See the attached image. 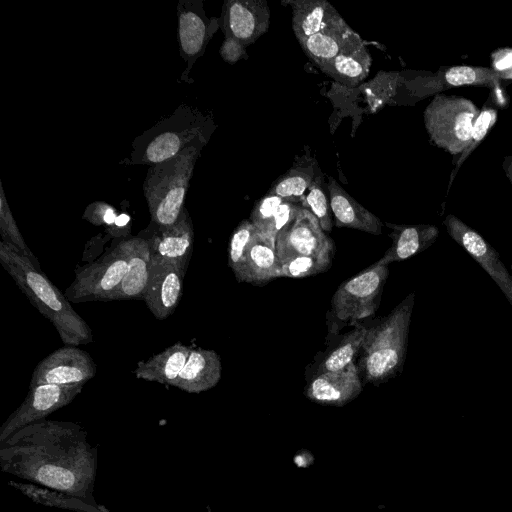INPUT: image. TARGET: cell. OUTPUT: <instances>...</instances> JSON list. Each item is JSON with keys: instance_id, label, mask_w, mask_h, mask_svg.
<instances>
[{"instance_id": "cell-24", "label": "cell", "mask_w": 512, "mask_h": 512, "mask_svg": "<svg viewBox=\"0 0 512 512\" xmlns=\"http://www.w3.org/2000/svg\"><path fill=\"white\" fill-rule=\"evenodd\" d=\"M391 228L392 245L379 259L380 263L389 265L392 262L406 260L429 248L438 238L439 229L431 224L396 225L386 223Z\"/></svg>"}, {"instance_id": "cell-4", "label": "cell", "mask_w": 512, "mask_h": 512, "mask_svg": "<svg viewBox=\"0 0 512 512\" xmlns=\"http://www.w3.org/2000/svg\"><path fill=\"white\" fill-rule=\"evenodd\" d=\"M211 114H203L188 104H181L167 118L137 136L126 165H155L167 161L189 146L207 144L215 130Z\"/></svg>"}, {"instance_id": "cell-23", "label": "cell", "mask_w": 512, "mask_h": 512, "mask_svg": "<svg viewBox=\"0 0 512 512\" xmlns=\"http://www.w3.org/2000/svg\"><path fill=\"white\" fill-rule=\"evenodd\" d=\"M152 267V253L148 239L139 232L131 237V251L126 275L111 294L109 301L143 298Z\"/></svg>"}, {"instance_id": "cell-27", "label": "cell", "mask_w": 512, "mask_h": 512, "mask_svg": "<svg viewBox=\"0 0 512 512\" xmlns=\"http://www.w3.org/2000/svg\"><path fill=\"white\" fill-rule=\"evenodd\" d=\"M281 266L275 245L257 233L247 251L241 282L265 285L281 277Z\"/></svg>"}, {"instance_id": "cell-38", "label": "cell", "mask_w": 512, "mask_h": 512, "mask_svg": "<svg viewBox=\"0 0 512 512\" xmlns=\"http://www.w3.org/2000/svg\"><path fill=\"white\" fill-rule=\"evenodd\" d=\"M219 53L221 58L229 64H235L241 59H246L248 56L246 46L231 37H225L220 46Z\"/></svg>"}, {"instance_id": "cell-22", "label": "cell", "mask_w": 512, "mask_h": 512, "mask_svg": "<svg viewBox=\"0 0 512 512\" xmlns=\"http://www.w3.org/2000/svg\"><path fill=\"white\" fill-rule=\"evenodd\" d=\"M292 28L297 40L331 29L348 26L337 10L326 0H293Z\"/></svg>"}, {"instance_id": "cell-6", "label": "cell", "mask_w": 512, "mask_h": 512, "mask_svg": "<svg viewBox=\"0 0 512 512\" xmlns=\"http://www.w3.org/2000/svg\"><path fill=\"white\" fill-rule=\"evenodd\" d=\"M388 275V265L378 260L338 286L326 316L327 338L339 334L347 325L353 326L374 315Z\"/></svg>"}, {"instance_id": "cell-15", "label": "cell", "mask_w": 512, "mask_h": 512, "mask_svg": "<svg viewBox=\"0 0 512 512\" xmlns=\"http://www.w3.org/2000/svg\"><path fill=\"white\" fill-rule=\"evenodd\" d=\"M269 24L270 10L265 0H227L219 18L225 37L234 38L245 46L262 36Z\"/></svg>"}, {"instance_id": "cell-34", "label": "cell", "mask_w": 512, "mask_h": 512, "mask_svg": "<svg viewBox=\"0 0 512 512\" xmlns=\"http://www.w3.org/2000/svg\"><path fill=\"white\" fill-rule=\"evenodd\" d=\"M331 256L304 255L281 263V277L304 278L328 270L332 263Z\"/></svg>"}, {"instance_id": "cell-1", "label": "cell", "mask_w": 512, "mask_h": 512, "mask_svg": "<svg viewBox=\"0 0 512 512\" xmlns=\"http://www.w3.org/2000/svg\"><path fill=\"white\" fill-rule=\"evenodd\" d=\"M97 466V448L74 422L41 419L0 441L3 472L94 506Z\"/></svg>"}, {"instance_id": "cell-8", "label": "cell", "mask_w": 512, "mask_h": 512, "mask_svg": "<svg viewBox=\"0 0 512 512\" xmlns=\"http://www.w3.org/2000/svg\"><path fill=\"white\" fill-rule=\"evenodd\" d=\"M131 237L121 239L97 260L75 269V278L64 292L69 302L109 301L127 273Z\"/></svg>"}, {"instance_id": "cell-5", "label": "cell", "mask_w": 512, "mask_h": 512, "mask_svg": "<svg viewBox=\"0 0 512 512\" xmlns=\"http://www.w3.org/2000/svg\"><path fill=\"white\" fill-rule=\"evenodd\" d=\"M206 144L189 146L173 158L149 167L143 192L151 223L159 227L174 224L185 208L184 202L194 166Z\"/></svg>"}, {"instance_id": "cell-19", "label": "cell", "mask_w": 512, "mask_h": 512, "mask_svg": "<svg viewBox=\"0 0 512 512\" xmlns=\"http://www.w3.org/2000/svg\"><path fill=\"white\" fill-rule=\"evenodd\" d=\"M367 326L359 322L352 329L327 338L325 350L318 353L306 367V380L326 372L341 370L356 361L362 348Z\"/></svg>"}, {"instance_id": "cell-35", "label": "cell", "mask_w": 512, "mask_h": 512, "mask_svg": "<svg viewBox=\"0 0 512 512\" xmlns=\"http://www.w3.org/2000/svg\"><path fill=\"white\" fill-rule=\"evenodd\" d=\"M497 118V111L491 107H485L481 110L478 118L476 119L472 134H471V143L467 150L462 154V156L457 161L456 171L459 166L463 163L466 157L477 147V145L484 139L486 134L495 124Z\"/></svg>"}, {"instance_id": "cell-29", "label": "cell", "mask_w": 512, "mask_h": 512, "mask_svg": "<svg viewBox=\"0 0 512 512\" xmlns=\"http://www.w3.org/2000/svg\"><path fill=\"white\" fill-rule=\"evenodd\" d=\"M315 176L316 163L306 153L295 159L293 166L273 183L268 193L302 204Z\"/></svg>"}, {"instance_id": "cell-11", "label": "cell", "mask_w": 512, "mask_h": 512, "mask_svg": "<svg viewBox=\"0 0 512 512\" xmlns=\"http://www.w3.org/2000/svg\"><path fill=\"white\" fill-rule=\"evenodd\" d=\"M82 386L52 384L29 387L24 401L0 427V441L22 427L45 419L48 415L71 403L82 391Z\"/></svg>"}, {"instance_id": "cell-7", "label": "cell", "mask_w": 512, "mask_h": 512, "mask_svg": "<svg viewBox=\"0 0 512 512\" xmlns=\"http://www.w3.org/2000/svg\"><path fill=\"white\" fill-rule=\"evenodd\" d=\"M480 112L467 98L439 93L424 110V125L431 142L459 160L471 143Z\"/></svg>"}, {"instance_id": "cell-43", "label": "cell", "mask_w": 512, "mask_h": 512, "mask_svg": "<svg viewBox=\"0 0 512 512\" xmlns=\"http://www.w3.org/2000/svg\"><path fill=\"white\" fill-rule=\"evenodd\" d=\"M512 268V267H511Z\"/></svg>"}, {"instance_id": "cell-2", "label": "cell", "mask_w": 512, "mask_h": 512, "mask_svg": "<svg viewBox=\"0 0 512 512\" xmlns=\"http://www.w3.org/2000/svg\"><path fill=\"white\" fill-rule=\"evenodd\" d=\"M0 263L29 302L54 326L65 345L80 346L93 342L88 323L41 267L3 241H0Z\"/></svg>"}, {"instance_id": "cell-36", "label": "cell", "mask_w": 512, "mask_h": 512, "mask_svg": "<svg viewBox=\"0 0 512 512\" xmlns=\"http://www.w3.org/2000/svg\"><path fill=\"white\" fill-rule=\"evenodd\" d=\"M117 216L113 206L103 201H96L87 206L82 218L93 225H105L108 228L114 224Z\"/></svg>"}, {"instance_id": "cell-31", "label": "cell", "mask_w": 512, "mask_h": 512, "mask_svg": "<svg viewBox=\"0 0 512 512\" xmlns=\"http://www.w3.org/2000/svg\"><path fill=\"white\" fill-rule=\"evenodd\" d=\"M323 175L319 172L309 186L302 206L308 209L318 220L324 232L329 233L333 227L332 211L327 196Z\"/></svg>"}, {"instance_id": "cell-25", "label": "cell", "mask_w": 512, "mask_h": 512, "mask_svg": "<svg viewBox=\"0 0 512 512\" xmlns=\"http://www.w3.org/2000/svg\"><path fill=\"white\" fill-rule=\"evenodd\" d=\"M298 42L305 54L318 67L364 43L349 25L344 28L322 31Z\"/></svg>"}, {"instance_id": "cell-14", "label": "cell", "mask_w": 512, "mask_h": 512, "mask_svg": "<svg viewBox=\"0 0 512 512\" xmlns=\"http://www.w3.org/2000/svg\"><path fill=\"white\" fill-rule=\"evenodd\" d=\"M443 224L449 236L480 264L512 306V276L498 252L478 232L455 215H447Z\"/></svg>"}, {"instance_id": "cell-42", "label": "cell", "mask_w": 512, "mask_h": 512, "mask_svg": "<svg viewBox=\"0 0 512 512\" xmlns=\"http://www.w3.org/2000/svg\"><path fill=\"white\" fill-rule=\"evenodd\" d=\"M503 171L512 186V154L506 155L502 161Z\"/></svg>"}, {"instance_id": "cell-10", "label": "cell", "mask_w": 512, "mask_h": 512, "mask_svg": "<svg viewBox=\"0 0 512 512\" xmlns=\"http://www.w3.org/2000/svg\"><path fill=\"white\" fill-rule=\"evenodd\" d=\"M97 371L89 353L78 346L65 345L43 358L35 367L29 387L52 384L84 386Z\"/></svg>"}, {"instance_id": "cell-3", "label": "cell", "mask_w": 512, "mask_h": 512, "mask_svg": "<svg viewBox=\"0 0 512 512\" xmlns=\"http://www.w3.org/2000/svg\"><path fill=\"white\" fill-rule=\"evenodd\" d=\"M414 301L415 293L411 292L388 315L367 326L356 359L363 385H379L401 373Z\"/></svg>"}, {"instance_id": "cell-17", "label": "cell", "mask_w": 512, "mask_h": 512, "mask_svg": "<svg viewBox=\"0 0 512 512\" xmlns=\"http://www.w3.org/2000/svg\"><path fill=\"white\" fill-rule=\"evenodd\" d=\"M184 277L172 263L152 258L149 282L143 300L158 320H164L176 310L183 290Z\"/></svg>"}, {"instance_id": "cell-40", "label": "cell", "mask_w": 512, "mask_h": 512, "mask_svg": "<svg viewBox=\"0 0 512 512\" xmlns=\"http://www.w3.org/2000/svg\"><path fill=\"white\" fill-rule=\"evenodd\" d=\"M131 224L130 216L125 213L118 214L114 224L106 228L108 237L128 238L130 237Z\"/></svg>"}, {"instance_id": "cell-18", "label": "cell", "mask_w": 512, "mask_h": 512, "mask_svg": "<svg viewBox=\"0 0 512 512\" xmlns=\"http://www.w3.org/2000/svg\"><path fill=\"white\" fill-rule=\"evenodd\" d=\"M363 390L356 361L347 367L312 377L304 389L305 396L318 404L343 406Z\"/></svg>"}, {"instance_id": "cell-9", "label": "cell", "mask_w": 512, "mask_h": 512, "mask_svg": "<svg viewBox=\"0 0 512 512\" xmlns=\"http://www.w3.org/2000/svg\"><path fill=\"white\" fill-rule=\"evenodd\" d=\"M177 39L180 56L186 63L180 80L191 83L189 73L219 26V18H208L201 0H179L177 4Z\"/></svg>"}, {"instance_id": "cell-39", "label": "cell", "mask_w": 512, "mask_h": 512, "mask_svg": "<svg viewBox=\"0 0 512 512\" xmlns=\"http://www.w3.org/2000/svg\"><path fill=\"white\" fill-rule=\"evenodd\" d=\"M493 69L503 75L504 80L512 79V49L504 48L492 56Z\"/></svg>"}, {"instance_id": "cell-26", "label": "cell", "mask_w": 512, "mask_h": 512, "mask_svg": "<svg viewBox=\"0 0 512 512\" xmlns=\"http://www.w3.org/2000/svg\"><path fill=\"white\" fill-rule=\"evenodd\" d=\"M191 350L192 347L178 341L147 360L139 361L133 374L141 380L172 386Z\"/></svg>"}, {"instance_id": "cell-33", "label": "cell", "mask_w": 512, "mask_h": 512, "mask_svg": "<svg viewBox=\"0 0 512 512\" xmlns=\"http://www.w3.org/2000/svg\"><path fill=\"white\" fill-rule=\"evenodd\" d=\"M283 200L281 197L267 192L256 202L251 212L250 221L256 227L258 233L273 245L276 244L272 236L273 220Z\"/></svg>"}, {"instance_id": "cell-30", "label": "cell", "mask_w": 512, "mask_h": 512, "mask_svg": "<svg viewBox=\"0 0 512 512\" xmlns=\"http://www.w3.org/2000/svg\"><path fill=\"white\" fill-rule=\"evenodd\" d=\"M258 233L250 220H243L234 230L228 248V265L241 282L248 248Z\"/></svg>"}, {"instance_id": "cell-41", "label": "cell", "mask_w": 512, "mask_h": 512, "mask_svg": "<svg viewBox=\"0 0 512 512\" xmlns=\"http://www.w3.org/2000/svg\"><path fill=\"white\" fill-rule=\"evenodd\" d=\"M75 511L77 512H110L106 507L102 505H90L84 501L77 500L75 503Z\"/></svg>"}, {"instance_id": "cell-32", "label": "cell", "mask_w": 512, "mask_h": 512, "mask_svg": "<svg viewBox=\"0 0 512 512\" xmlns=\"http://www.w3.org/2000/svg\"><path fill=\"white\" fill-rule=\"evenodd\" d=\"M0 234L1 241L13 245L19 253L30 258L37 267H41L38 258L27 246L10 210L3 185L0 180Z\"/></svg>"}, {"instance_id": "cell-16", "label": "cell", "mask_w": 512, "mask_h": 512, "mask_svg": "<svg viewBox=\"0 0 512 512\" xmlns=\"http://www.w3.org/2000/svg\"><path fill=\"white\" fill-rule=\"evenodd\" d=\"M503 75L493 68L476 66L442 67L437 72H425L411 82L415 95L426 97L439 94L444 90L465 85L500 88Z\"/></svg>"}, {"instance_id": "cell-13", "label": "cell", "mask_w": 512, "mask_h": 512, "mask_svg": "<svg viewBox=\"0 0 512 512\" xmlns=\"http://www.w3.org/2000/svg\"><path fill=\"white\" fill-rule=\"evenodd\" d=\"M141 232L150 243L152 258L172 263L185 276L194 243L193 223L187 209L171 226L159 227L150 222Z\"/></svg>"}, {"instance_id": "cell-12", "label": "cell", "mask_w": 512, "mask_h": 512, "mask_svg": "<svg viewBox=\"0 0 512 512\" xmlns=\"http://www.w3.org/2000/svg\"><path fill=\"white\" fill-rule=\"evenodd\" d=\"M275 249L284 263L304 255L334 257L335 246L316 217L302 207L293 224L277 236Z\"/></svg>"}, {"instance_id": "cell-28", "label": "cell", "mask_w": 512, "mask_h": 512, "mask_svg": "<svg viewBox=\"0 0 512 512\" xmlns=\"http://www.w3.org/2000/svg\"><path fill=\"white\" fill-rule=\"evenodd\" d=\"M371 63V56L363 43L322 64L319 68L335 81L348 87H355L367 77Z\"/></svg>"}, {"instance_id": "cell-21", "label": "cell", "mask_w": 512, "mask_h": 512, "mask_svg": "<svg viewBox=\"0 0 512 512\" xmlns=\"http://www.w3.org/2000/svg\"><path fill=\"white\" fill-rule=\"evenodd\" d=\"M327 191L334 222L337 227H347L373 235L382 234V222L359 204L332 177H328Z\"/></svg>"}, {"instance_id": "cell-37", "label": "cell", "mask_w": 512, "mask_h": 512, "mask_svg": "<svg viewBox=\"0 0 512 512\" xmlns=\"http://www.w3.org/2000/svg\"><path fill=\"white\" fill-rule=\"evenodd\" d=\"M302 204L283 200L279 205L273 220L272 236L276 241L277 236L289 228L295 221Z\"/></svg>"}, {"instance_id": "cell-20", "label": "cell", "mask_w": 512, "mask_h": 512, "mask_svg": "<svg viewBox=\"0 0 512 512\" xmlns=\"http://www.w3.org/2000/svg\"><path fill=\"white\" fill-rule=\"evenodd\" d=\"M220 356L211 349L192 348L172 386L188 393H201L215 387L221 379Z\"/></svg>"}]
</instances>
